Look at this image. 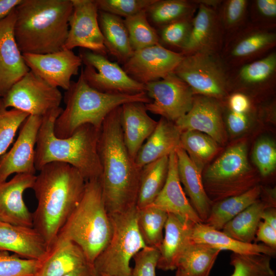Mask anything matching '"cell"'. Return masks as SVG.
Instances as JSON below:
<instances>
[{
	"label": "cell",
	"mask_w": 276,
	"mask_h": 276,
	"mask_svg": "<svg viewBox=\"0 0 276 276\" xmlns=\"http://www.w3.org/2000/svg\"><path fill=\"white\" fill-rule=\"evenodd\" d=\"M271 206L275 205L264 198L259 199L226 223L222 232L236 240L251 243L255 239L263 211Z\"/></svg>",
	"instance_id": "1f68e13d"
},
{
	"label": "cell",
	"mask_w": 276,
	"mask_h": 276,
	"mask_svg": "<svg viewBox=\"0 0 276 276\" xmlns=\"http://www.w3.org/2000/svg\"><path fill=\"white\" fill-rule=\"evenodd\" d=\"M255 238L272 249H276V230L263 221H260Z\"/></svg>",
	"instance_id": "816d5d0a"
},
{
	"label": "cell",
	"mask_w": 276,
	"mask_h": 276,
	"mask_svg": "<svg viewBox=\"0 0 276 276\" xmlns=\"http://www.w3.org/2000/svg\"><path fill=\"white\" fill-rule=\"evenodd\" d=\"M221 250L191 241L176 265L184 276H209Z\"/></svg>",
	"instance_id": "d590c367"
},
{
	"label": "cell",
	"mask_w": 276,
	"mask_h": 276,
	"mask_svg": "<svg viewBox=\"0 0 276 276\" xmlns=\"http://www.w3.org/2000/svg\"><path fill=\"white\" fill-rule=\"evenodd\" d=\"M22 0H0V20L6 17Z\"/></svg>",
	"instance_id": "f5cc1de1"
},
{
	"label": "cell",
	"mask_w": 276,
	"mask_h": 276,
	"mask_svg": "<svg viewBox=\"0 0 276 276\" xmlns=\"http://www.w3.org/2000/svg\"><path fill=\"white\" fill-rule=\"evenodd\" d=\"M221 102L226 108L237 112L248 113L254 108L252 97L240 91H233Z\"/></svg>",
	"instance_id": "681fc988"
},
{
	"label": "cell",
	"mask_w": 276,
	"mask_h": 276,
	"mask_svg": "<svg viewBox=\"0 0 276 276\" xmlns=\"http://www.w3.org/2000/svg\"><path fill=\"white\" fill-rule=\"evenodd\" d=\"M226 108V124L230 134L236 136L245 131L250 124L252 111L240 113Z\"/></svg>",
	"instance_id": "f907efd6"
},
{
	"label": "cell",
	"mask_w": 276,
	"mask_h": 276,
	"mask_svg": "<svg viewBox=\"0 0 276 276\" xmlns=\"http://www.w3.org/2000/svg\"><path fill=\"white\" fill-rule=\"evenodd\" d=\"M124 21L134 51L159 43L157 31L150 24L146 11L124 18Z\"/></svg>",
	"instance_id": "f35d334b"
},
{
	"label": "cell",
	"mask_w": 276,
	"mask_h": 276,
	"mask_svg": "<svg viewBox=\"0 0 276 276\" xmlns=\"http://www.w3.org/2000/svg\"><path fill=\"white\" fill-rule=\"evenodd\" d=\"M191 240L192 242L220 250H228L233 253L254 255L262 254L273 257L275 249L265 244L244 243L236 240L221 231L217 230L203 223L193 224Z\"/></svg>",
	"instance_id": "f546056e"
},
{
	"label": "cell",
	"mask_w": 276,
	"mask_h": 276,
	"mask_svg": "<svg viewBox=\"0 0 276 276\" xmlns=\"http://www.w3.org/2000/svg\"><path fill=\"white\" fill-rule=\"evenodd\" d=\"M29 116L16 109H8L0 100V158L12 143L19 127Z\"/></svg>",
	"instance_id": "b9f144b4"
},
{
	"label": "cell",
	"mask_w": 276,
	"mask_h": 276,
	"mask_svg": "<svg viewBox=\"0 0 276 276\" xmlns=\"http://www.w3.org/2000/svg\"><path fill=\"white\" fill-rule=\"evenodd\" d=\"M112 235L93 265L98 275L131 276V258L146 247L137 225V208L109 215Z\"/></svg>",
	"instance_id": "ba28073f"
},
{
	"label": "cell",
	"mask_w": 276,
	"mask_h": 276,
	"mask_svg": "<svg viewBox=\"0 0 276 276\" xmlns=\"http://www.w3.org/2000/svg\"><path fill=\"white\" fill-rule=\"evenodd\" d=\"M197 4L189 36L180 53L184 56L199 52L220 53L225 35L217 10Z\"/></svg>",
	"instance_id": "44dd1931"
},
{
	"label": "cell",
	"mask_w": 276,
	"mask_h": 276,
	"mask_svg": "<svg viewBox=\"0 0 276 276\" xmlns=\"http://www.w3.org/2000/svg\"><path fill=\"white\" fill-rule=\"evenodd\" d=\"M177 157L179 178L186 193L189 197L191 205L202 222L207 220L213 203L208 197L203 187L202 172L199 170L187 152L181 148L175 150Z\"/></svg>",
	"instance_id": "83f0119b"
},
{
	"label": "cell",
	"mask_w": 276,
	"mask_h": 276,
	"mask_svg": "<svg viewBox=\"0 0 276 276\" xmlns=\"http://www.w3.org/2000/svg\"><path fill=\"white\" fill-rule=\"evenodd\" d=\"M24 60L30 71L50 85L66 90L71 78L78 74L82 64L81 58L72 50L44 54H24Z\"/></svg>",
	"instance_id": "2e32d148"
},
{
	"label": "cell",
	"mask_w": 276,
	"mask_h": 276,
	"mask_svg": "<svg viewBox=\"0 0 276 276\" xmlns=\"http://www.w3.org/2000/svg\"><path fill=\"white\" fill-rule=\"evenodd\" d=\"M64 100L65 107L54 125V134L59 138L70 136L78 128L85 124L100 130L107 116L125 103L151 102L146 92L129 95L99 91L87 84L81 73L77 81L71 82Z\"/></svg>",
	"instance_id": "5b68a950"
},
{
	"label": "cell",
	"mask_w": 276,
	"mask_h": 276,
	"mask_svg": "<svg viewBox=\"0 0 276 276\" xmlns=\"http://www.w3.org/2000/svg\"><path fill=\"white\" fill-rule=\"evenodd\" d=\"M175 276H184L183 274L178 269H177Z\"/></svg>",
	"instance_id": "9f6ffc18"
},
{
	"label": "cell",
	"mask_w": 276,
	"mask_h": 276,
	"mask_svg": "<svg viewBox=\"0 0 276 276\" xmlns=\"http://www.w3.org/2000/svg\"><path fill=\"white\" fill-rule=\"evenodd\" d=\"M112 231L101 180L86 181L82 198L61 228L57 239L75 243L82 249L88 262L93 264L108 243Z\"/></svg>",
	"instance_id": "8992f818"
},
{
	"label": "cell",
	"mask_w": 276,
	"mask_h": 276,
	"mask_svg": "<svg viewBox=\"0 0 276 276\" xmlns=\"http://www.w3.org/2000/svg\"><path fill=\"white\" fill-rule=\"evenodd\" d=\"M41 262L0 251V276H37Z\"/></svg>",
	"instance_id": "7bdbcfd3"
},
{
	"label": "cell",
	"mask_w": 276,
	"mask_h": 276,
	"mask_svg": "<svg viewBox=\"0 0 276 276\" xmlns=\"http://www.w3.org/2000/svg\"><path fill=\"white\" fill-rule=\"evenodd\" d=\"M79 56L85 65L81 73L87 84L105 93L137 94L145 92V86L132 79L119 63L107 56L81 49Z\"/></svg>",
	"instance_id": "8fae6325"
},
{
	"label": "cell",
	"mask_w": 276,
	"mask_h": 276,
	"mask_svg": "<svg viewBox=\"0 0 276 276\" xmlns=\"http://www.w3.org/2000/svg\"><path fill=\"white\" fill-rule=\"evenodd\" d=\"M250 15L251 24L262 28L274 29L276 24V1H252Z\"/></svg>",
	"instance_id": "7dc6e473"
},
{
	"label": "cell",
	"mask_w": 276,
	"mask_h": 276,
	"mask_svg": "<svg viewBox=\"0 0 276 276\" xmlns=\"http://www.w3.org/2000/svg\"><path fill=\"white\" fill-rule=\"evenodd\" d=\"M194 223L168 213L164 227L165 235L159 250L157 268L164 271L176 269L178 259L192 241V231Z\"/></svg>",
	"instance_id": "484cf974"
},
{
	"label": "cell",
	"mask_w": 276,
	"mask_h": 276,
	"mask_svg": "<svg viewBox=\"0 0 276 276\" xmlns=\"http://www.w3.org/2000/svg\"><path fill=\"white\" fill-rule=\"evenodd\" d=\"M220 146L208 135L195 130L181 132L180 147L182 148L200 171L218 152Z\"/></svg>",
	"instance_id": "8d00e7d4"
},
{
	"label": "cell",
	"mask_w": 276,
	"mask_h": 276,
	"mask_svg": "<svg viewBox=\"0 0 276 276\" xmlns=\"http://www.w3.org/2000/svg\"><path fill=\"white\" fill-rule=\"evenodd\" d=\"M175 124L181 132L195 130L204 133L220 145L227 141L222 103L215 99L195 95L190 110Z\"/></svg>",
	"instance_id": "d6986e66"
},
{
	"label": "cell",
	"mask_w": 276,
	"mask_h": 276,
	"mask_svg": "<svg viewBox=\"0 0 276 276\" xmlns=\"http://www.w3.org/2000/svg\"><path fill=\"white\" fill-rule=\"evenodd\" d=\"M169 156L151 162L141 169L136 206L142 209L151 205L162 191L167 179Z\"/></svg>",
	"instance_id": "836d02e7"
},
{
	"label": "cell",
	"mask_w": 276,
	"mask_h": 276,
	"mask_svg": "<svg viewBox=\"0 0 276 276\" xmlns=\"http://www.w3.org/2000/svg\"><path fill=\"white\" fill-rule=\"evenodd\" d=\"M249 4L247 0L222 1L217 12L224 35L234 33L246 24Z\"/></svg>",
	"instance_id": "60d3db41"
},
{
	"label": "cell",
	"mask_w": 276,
	"mask_h": 276,
	"mask_svg": "<svg viewBox=\"0 0 276 276\" xmlns=\"http://www.w3.org/2000/svg\"><path fill=\"white\" fill-rule=\"evenodd\" d=\"M168 213L152 205L137 208V225L146 246L159 250Z\"/></svg>",
	"instance_id": "74e56055"
},
{
	"label": "cell",
	"mask_w": 276,
	"mask_h": 276,
	"mask_svg": "<svg viewBox=\"0 0 276 276\" xmlns=\"http://www.w3.org/2000/svg\"><path fill=\"white\" fill-rule=\"evenodd\" d=\"M173 73L194 95L222 101L231 91L229 70L220 53L199 52L184 56Z\"/></svg>",
	"instance_id": "9c48e42d"
},
{
	"label": "cell",
	"mask_w": 276,
	"mask_h": 276,
	"mask_svg": "<svg viewBox=\"0 0 276 276\" xmlns=\"http://www.w3.org/2000/svg\"><path fill=\"white\" fill-rule=\"evenodd\" d=\"M252 159L260 175L266 177L276 168V145L268 137L258 139L252 151Z\"/></svg>",
	"instance_id": "f6af8a7d"
},
{
	"label": "cell",
	"mask_w": 276,
	"mask_h": 276,
	"mask_svg": "<svg viewBox=\"0 0 276 276\" xmlns=\"http://www.w3.org/2000/svg\"><path fill=\"white\" fill-rule=\"evenodd\" d=\"M60 91L31 71L15 83L1 100L4 106L43 117L60 107Z\"/></svg>",
	"instance_id": "30bf717a"
},
{
	"label": "cell",
	"mask_w": 276,
	"mask_h": 276,
	"mask_svg": "<svg viewBox=\"0 0 276 276\" xmlns=\"http://www.w3.org/2000/svg\"><path fill=\"white\" fill-rule=\"evenodd\" d=\"M202 179L213 204L241 194L259 185L260 181L257 172L248 162L245 141L229 147L202 173Z\"/></svg>",
	"instance_id": "52a82bcc"
},
{
	"label": "cell",
	"mask_w": 276,
	"mask_h": 276,
	"mask_svg": "<svg viewBox=\"0 0 276 276\" xmlns=\"http://www.w3.org/2000/svg\"><path fill=\"white\" fill-rule=\"evenodd\" d=\"M63 276H98L92 264H88L68 272Z\"/></svg>",
	"instance_id": "db71d44e"
},
{
	"label": "cell",
	"mask_w": 276,
	"mask_h": 276,
	"mask_svg": "<svg viewBox=\"0 0 276 276\" xmlns=\"http://www.w3.org/2000/svg\"><path fill=\"white\" fill-rule=\"evenodd\" d=\"M275 45L274 29L248 23L226 36L220 55L230 70L264 56Z\"/></svg>",
	"instance_id": "7c38bea8"
},
{
	"label": "cell",
	"mask_w": 276,
	"mask_h": 276,
	"mask_svg": "<svg viewBox=\"0 0 276 276\" xmlns=\"http://www.w3.org/2000/svg\"><path fill=\"white\" fill-rule=\"evenodd\" d=\"M193 17L174 21L158 29L159 44L179 50L180 53L189 36Z\"/></svg>",
	"instance_id": "ee69618b"
},
{
	"label": "cell",
	"mask_w": 276,
	"mask_h": 276,
	"mask_svg": "<svg viewBox=\"0 0 276 276\" xmlns=\"http://www.w3.org/2000/svg\"><path fill=\"white\" fill-rule=\"evenodd\" d=\"M262 191V187L259 185L241 194L213 203L204 223L217 230H222L229 221L258 200Z\"/></svg>",
	"instance_id": "d6a6232c"
},
{
	"label": "cell",
	"mask_w": 276,
	"mask_h": 276,
	"mask_svg": "<svg viewBox=\"0 0 276 276\" xmlns=\"http://www.w3.org/2000/svg\"><path fill=\"white\" fill-rule=\"evenodd\" d=\"M121 124L125 145L135 160L144 142L155 129L157 122L148 113L145 104L131 102L121 106Z\"/></svg>",
	"instance_id": "cb8c5ba5"
},
{
	"label": "cell",
	"mask_w": 276,
	"mask_h": 276,
	"mask_svg": "<svg viewBox=\"0 0 276 276\" xmlns=\"http://www.w3.org/2000/svg\"><path fill=\"white\" fill-rule=\"evenodd\" d=\"M15 8L0 20V96L2 97L30 71L15 37Z\"/></svg>",
	"instance_id": "ffe728a7"
},
{
	"label": "cell",
	"mask_w": 276,
	"mask_h": 276,
	"mask_svg": "<svg viewBox=\"0 0 276 276\" xmlns=\"http://www.w3.org/2000/svg\"><path fill=\"white\" fill-rule=\"evenodd\" d=\"M271 258L262 254L233 253L230 264L234 267V272L231 276H275V271L270 265Z\"/></svg>",
	"instance_id": "ab89813d"
},
{
	"label": "cell",
	"mask_w": 276,
	"mask_h": 276,
	"mask_svg": "<svg viewBox=\"0 0 276 276\" xmlns=\"http://www.w3.org/2000/svg\"><path fill=\"white\" fill-rule=\"evenodd\" d=\"M73 10L69 30L63 49L80 48L106 56L107 50L99 21L96 0H72Z\"/></svg>",
	"instance_id": "5bb4252c"
},
{
	"label": "cell",
	"mask_w": 276,
	"mask_h": 276,
	"mask_svg": "<svg viewBox=\"0 0 276 276\" xmlns=\"http://www.w3.org/2000/svg\"><path fill=\"white\" fill-rule=\"evenodd\" d=\"M0 251L42 262L48 253L47 244L34 227L0 221Z\"/></svg>",
	"instance_id": "603a6c76"
},
{
	"label": "cell",
	"mask_w": 276,
	"mask_h": 276,
	"mask_svg": "<svg viewBox=\"0 0 276 276\" xmlns=\"http://www.w3.org/2000/svg\"><path fill=\"white\" fill-rule=\"evenodd\" d=\"M62 110L60 107L42 118L35 147L36 170L52 162H61L76 168L86 181L101 180L102 168L98 151L100 130L85 124L68 137H57L54 125Z\"/></svg>",
	"instance_id": "277c9868"
},
{
	"label": "cell",
	"mask_w": 276,
	"mask_h": 276,
	"mask_svg": "<svg viewBox=\"0 0 276 276\" xmlns=\"http://www.w3.org/2000/svg\"><path fill=\"white\" fill-rule=\"evenodd\" d=\"M89 263L77 244L68 240L57 239L41 262L37 276H63Z\"/></svg>",
	"instance_id": "f1b7e54d"
},
{
	"label": "cell",
	"mask_w": 276,
	"mask_h": 276,
	"mask_svg": "<svg viewBox=\"0 0 276 276\" xmlns=\"http://www.w3.org/2000/svg\"><path fill=\"white\" fill-rule=\"evenodd\" d=\"M39 171L32 188L37 201L32 213L33 227L42 236L49 251L80 201L86 181L76 168L64 163H49Z\"/></svg>",
	"instance_id": "7a4b0ae2"
},
{
	"label": "cell",
	"mask_w": 276,
	"mask_h": 276,
	"mask_svg": "<svg viewBox=\"0 0 276 276\" xmlns=\"http://www.w3.org/2000/svg\"><path fill=\"white\" fill-rule=\"evenodd\" d=\"M151 205L194 223H202L187 199L181 185L175 151L169 155L168 172L165 183Z\"/></svg>",
	"instance_id": "d4e9b609"
},
{
	"label": "cell",
	"mask_w": 276,
	"mask_h": 276,
	"mask_svg": "<svg viewBox=\"0 0 276 276\" xmlns=\"http://www.w3.org/2000/svg\"><path fill=\"white\" fill-rule=\"evenodd\" d=\"M1 97V96H0Z\"/></svg>",
	"instance_id": "680465c9"
},
{
	"label": "cell",
	"mask_w": 276,
	"mask_h": 276,
	"mask_svg": "<svg viewBox=\"0 0 276 276\" xmlns=\"http://www.w3.org/2000/svg\"><path fill=\"white\" fill-rule=\"evenodd\" d=\"M155 0H96L99 11L124 18L146 11Z\"/></svg>",
	"instance_id": "bcb514c9"
},
{
	"label": "cell",
	"mask_w": 276,
	"mask_h": 276,
	"mask_svg": "<svg viewBox=\"0 0 276 276\" xmlns=\"http://www.w3.org/2000/svg\"><path fill=\"white\" fill-rule=\"evenodd\" d=\"M261 219L276 230L275 207L271 206L265 209L262 214Z\"/></svg>",
	"instance_id": "11a10c76"
},
{
	"label": "cell",
	"mask_w": 276,
	"mask_h": 276,
	"mask_svg": "<svg viewBox=\"0 0 276 276\" xmlns=\"http://www.w3.org/2000/svg\"><path fill=\"white\" fill-rule=\"evenodd\" d=\"M275 82V51L229 70L231 91H242L254 98L273 89Z\"/></svg>",
	"instance_id": "ac0fdd59"
},
{
	"label": "cell",
	"mask_w": 276,
	"mask_h": 276,
	"mask_svg": "<svg viewBox=\"0 0 276 276\" xmlns=\"http://www.w3.org/2000/svg\"><path fill=\"white\" fill-rule=\"evenodd\" d=\"M42 117L30 115L11 149L0 158V182L13 173L35 175V151Z\"/></svg>",
	"instance_id": "e0dca14e"
},
{
	"label": "cell",
	"mask_w": 276,
	"mask_h": 276,
	"mask_svg": "<svg viewBox=\"0 0 276 276\" xmlns=\"http://www.w3.org/2000/svg\"><path fill=\"white\" fill-rule=\"evenodd\" d=\"M121 106L105 119L100 129L98 154L102 168V195L109 215L136 206L141 169L125 145L121 124Z\"/></svg>",
	"instance_id": "6da1fadb"
},
{
	"label": "cell",
	"mask_w": 276,
	"mask_h": 276,
	"mask_svg": "<svg viewBox=\"0 0 276 276\" xmlns=\"http://www.w3.org/2000/svg\"><path fill=\"white\" fill-rule=\"evenodd\" d=\"M72 10V0H22L15 7L14 28L21 53L44 54L63 49Z\"/></svg>",
	"instance_id": "3957f363"
},
{
	"label": "cell",
	"mask_w": 276,
	"mask_h": 276,
	"mask_svg": "<svg viewBox=\"0 0 276 276\" xmlns=\"http://www.w3.org/2000/svg\"><path fill=\"white\" fill-rule=\"evenodd\" d=\"M181 133L174 122L161 117L137 153L134 161L137 167L142 169L145 165L175 151L180 147Z\"/></svg>",
	"instance_id": "4316f807"
},
{
	"label": "cell",
	"mask_w": 276,
	"mask_h": 276,
	"mask_svg": "<svg viewBox=\"0 0 276 276\" xmlns=\"http://www.w3.org/2000/svg\"><path fill=\"white\" fill-rule=\"evenodd\" d=\"M198 6L194 1L155 0L146 13L151 26L158 29L174 21L192 18Z\"/></svg>",
	"instance_id": "e575fe53"
},
{
	"label": "cell",
	"mask_w": 276,
	"mask_h": 276,
	"mask_svg": "<svg viewBox=\"0 0 276 276\" xmlns=\"http://www.w3.org/2000/svg\"><path fill=\"white\" fill-rule=\"evenodd\" d=\"M98 21L107 53L123 64L134 52L124 19L99 10Z\"/></svg>",
	"instance_id": "4dcf8cb0"
},
{
	"label": "cell",
	"mask_w": 276,
	"mask_h": 276,
	"mask_svg": "<svg viewBox=\"0 0 276 276\" xmlns=\"http://www.w3.org/2000/svg\"><path fill=\"white\" fill-rule=\"evenodd\" d=\"M98 276H109V275H105V274H101V275H98Z\"/></svg>",
	"instance_id": "6f0895ef"
},
{
	"label": "cell",
	"mask_w": 276,
	"mask_h": 276,
	"mask_svg": "<svg viewBox=\"0 0 276 276\" xmlns=\"http://www.w3.org/2000/svg\"><path fill=\"white\" fill-rule=\"evenodd\" d=\"M151 102L145 104L148 111L175 122L191 109L195 95L189 86L174 73L145 85Z\"/></svg>",
	"instance_id": "4fadbf2b"
},
{
	"label": "cell",
	"mask_w": 276,
	"mask_h": 276,
	"mask_svg": "<svg viewBox=\"0 0 276 276\" xmlns=\"http://www.w3.org/2000/svg\"><path fill=\"white\" fill-rule=\"evenodd\" d=\"M183 57L158 43L134 51L122 67L132 79L145 85L173 73Z\"/></svg>",
	"instance_id": "9a60e30c"
},
{
	"label": "cell",
	"mask_w": 276,
	"mask_h": 276,
	"mask_svg": "<svg viewBox=\"0 0 276 276\" xmlns=\"http://www.w3.org/2000/svg\"><path fill=\"white\" fill-rule=\"evenodd\" d=\"M35 179V175L20 173L0 182V221L33 227V214L23 196L26 190L32 188Z\"/></svg>",
	"instance_id": "7402d4cb"
},
{
	"label": "cell",
	"mask_w": 276,
	"mask_h": 276,
	"mask_svg": "<svg viewBox=\"0 0 276 276\" xmlns=\"http://www.w3.org/2000/svg\"><path fill=\"white\" fill-rule=\"evenodd\" d=\"M159 257V250L147 246L133 257L134 266L131 276H156V268Z\"/></svg>",
	"instance_id": "c3c4849f"
}]
</instances>
